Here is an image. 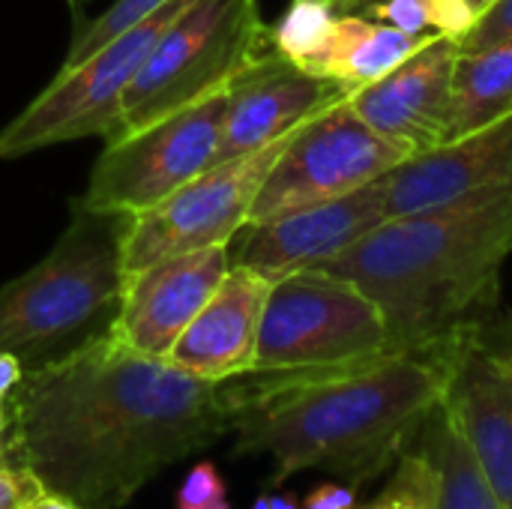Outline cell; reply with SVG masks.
I'll use <instances>...</instances> for the list:
<instances>
[{"label":"cell","instance_id":"obj_11","mask_svg":"<svg viewBox=\"0 0 512 509\" xmlns=\"http://www.w3.org/2000/svg\"><path fill=\"white\" fill-rule=\"evenodd\" d=\"M384 219L387 195L381 177L351 195L243 225L231 240V264H243L276 282L300 270L324 267Z\"/></svg>","mask_w":512,"mask_h":509},{"label":"cell","instance_id":"obj_7","mask_svg":"<svg viewBox=\"0 0 512 509\" xmlns=\"http://www.w3.org/2000/svg\"><path fill=\"white\" fill-rule=\"evenodd\" d=\"M189 3L192 0H168L102 42L84 60L60 66L51 84L0 129V159H18L42 147L93 135L108 138L129 84L159 36Z\"/></svg>","mask_w":512,"mask_h":509},{"label":"cell","instance_id":"obj_14","mask_svg":"<svg viewBox=\"0 0 512 509\" xmlns=\"http://www.w3.org/2000/svg\"><path fill=\"white\" fill-rule=\"evenodd\" d=\"M231 267V246H207L126 270L114 336L129 348L162 357L201 312Z\"/></svg>","mask_w":512,"mask_h":509},{"label":"cell","instance_id":"obj_26","mask_svg":"<svg viewBox=\"0 0 512 509\" xmlns=\"http://www.w3.org/2000/svg\"><path fill=\"white\" fill-rule=\"evenodd\" d=\"M426 9L432 33H441L453 42H462L480 18L468 0H426Z\"/></svg>","mask_w":512,"mask_h":509},{"label":"cell","instance_id":"obj_8","mask_svg":"<svg viewBox=\"0 0 512 509\" xmlns=\"http://www.w3.org/2000/svg\"><path fill=\"white\" fill-rule=\"evenodd\" d=\"M225 99L228 90L105 141L78 201L93 210L138 216L210 171L219 156Z\"/></svg>","mask_w":512,"mask_h":509},{"label":"cell","instance_id":"obj_10","mask_svg":"<svg viewBox=\"0 0 512 509\" xmlns=\"http://www.w3.org/2000/svg\"><path fill=\"white\" fill-rule=\"evenodd\" d=\"M291 135L240 159L213 165L210 171L198 174L192 183L168 195L162 204L132 216L123 240L126 270L177 252L231 246L237 231L249 225L255 198Z\"/></svg>","mask_w":512,"mask_h":509},{"label":"cell","instance_id":"obj_2","mask_svg":"<svg viewBox=\"0 0 512 509\" xmlns=\"http://www.w3.org/2000/svg\"><path fill=\"white\" fill-rule=\"evenodd\" d=\"M450 369L438 354L390 351L333 369L246 372L228 381L234 453L267 456L273 486L318 468L360 492L444 402Z\"/></svg>","mask_w":512,"mask_h":509},{"label":"cell","instance_id":"obj_35","mask_svg":"<svg viewBox=\"0 0 512 509\" xmlns=\"http://www.w3.org/2000/svg\"><path fill=\"white\" fill-rule=\"evenodd\" d=\"M498 327L504 330V336L512 339V315H498Z\"/></svg>","mask_w":512,"mask_h":509},{"label":"cell","instance_id":"obj_31","mask_svg":"<svg viewBox=\"0 0 512 509\" xmlns=\"http://www.w3.org/2000/svg\"><path fill=\"white\" fill-rule=\"evenodd\" d=\"M27 509H87L81 507V504H75V501H69V498H63V495H54V492H42L33 504Z\"/></svg>","mask_w":512,"mask_h":509},{"label":"cell","instance_id":"obj_34","mask_svg":"<svg viewBox=\"0 0 512 509\" xmlns=\"http://www.w3.org/2000/svg\"><path fill=\"white\" fill-rule=\"evenodd\" d=\"M6 423H9V417H6V402H0V459H3V438H6Z\"/></svg>","mask_w":512,"mask_h":509},{"label":"cell","instance_id":"obj_29","mask_svg":"<svg viewBox=\"0 0 512 509\" xmlns=\"http://www.w3.org/2000/svg\"><path fill=\"white\" fill-rule=\"evenodd\" d=\"M300 509H357V489L348 483H321L306 495Z\"/></svg>","mask_w":512,"mask_h":509},{"label":"cell","instance_id":"obj_6","mask_svg":"<svg viewBox=\"0 0 512 509\" xmlns=\"http://www.w3.org/2000/svg\"><path fill=\"white\" fill-rule=\"evenodd\" d=\"M378 303L327 270H300L270 285L252 372L333 369L390 354Z\"/></svg>","mask_w":512,"mask_h":509},{"label":"cell","instance_id":"obj_24","mask_svg":"<svg viewBox=\"0 0 512 509\" xmlns=\"http://www.w3.org/2000/svg\"><path fill=\"white\" fill-rule=\"evenodd\" d=\"M228 501V489L213 462H198L177 489V509H204Z\"/></svg>","mask_w":512,"mask_h":509},{"label":"cell","instance_id":"obj_22","mask_svg":"<svg viewBox=\"0 0 512 509\" xmlns=\"http://www.w3.org/2000/svg\"><path fill=\"white\" fill-rule=\"evenodd\" d=\"M357 509H435V471L426 453L411 441L393 465L387 489Z\"/></svg>","mask_w":512,"mask_h":509},{"label":"cell","instance_id":"obj_3","mask_svg":"<svg viewBox=\"0 0 512 509\" xmlns=\"http://www.w3.org/2000/svg\"><path fill=\"white\" fill-rule=\"evenodd\" d=\"M512 255V189L384 219L324 267L366 291L396 351L453 360L459 342L498 312Z\"/></svg>","mask_w":512,"mask_h":509},{"label":"cell","instance_id":"obj_39","mask_svg":"<svg viewBox=\"0 0 512 509\" xmlns=\"http://www.w3.org/2000/svg\"><path fill=\"white\" fill-rule=\"evenodd\" d=\"M327 3H330V0H327Z\"/></svg>","mask_w":512,"mask_h":509},{"label":"cell","instance_id":"obj_17","mask_svg":"<svg viewBox=\"0 0 512 509\" xmlns=\"http://www.w3.org/2000/svg\"><path fill=\"white\" fill-rule=\"evenodd\" d=\"M270 279L231 264L201 312L177 336L165 360L204 381H231L255 366L258 330Z\"/></svg>","mask_w":512,"mask_h":509},{"label":"cell","instance_id":"obj_20","mask_svg":"<svg viewBox=\"0 0 512 509\" xmlns=\"http://www.w3.org/2000/svg\"><path fill=\"white\" fill-rule=\"evenodd\" d=\"M512 108V39L480 48L459 51L453 72V99L447 141L468 135ZM444 141V144H447Z\"/></svg>","mask_w":512,"mask_h":509},{"label":"cell","instance_id":"obj_1","mask_svg":"<svg viewBox=\"0 0 512 509\" xmlns=\"http://www.w3.org/2000/svg\"><path fill=\"white\" fill-rule=\"evenodd\" d=\"M3 456L87 509L126 507L165 468L234 426L228 381H204L114 333L24 372L6 399Z\"/></svg>","mask_w":512,"mask_h":509},{"label":"cell","instance_id":"obj_27","mask_svg":"<svg viewBox=\"0 0 512 509\" xmlns=\"http://www.w3.org/2000/svg\"><path fill=\"white\" fill-rule=\"evenodd\" d=\"M369 18L375 21H384V24H393L417 39L429 36V9H426V0H381L375 6L366 9Z\"/></svg>","mask_w":512,"mask_h":509},{"label":"cell","instance_id":"obj_12","mask_svg":"<svg viewBox=\"0 0 512 509\" xmlns=\"http://www.w3.org/2000/svg\"><path fill=\"white\" fill-rule=\"evenodd\" d=\"M444 405L489 486L512 509V339L498 315L459 342Z\"/></svg>","mask_w":512,"mask_h":509},{"label":"cell","instance_id":"obj_33","mask_svg":"<svg viewBox=\"0 0 512 509\" xmlns=\"http://www.w3.org/2000/svg\"><path fill=\"white\" fill-rule=\"evenodd\" d=\"M375 3H381V0H330V6L336 12H366Z\"/></svg>","mask_w":512,"mask_h":509},{"label":"cell","instance_id":"obj_18","mask_svg":"<svg viewBox=\"0 0 512 509\" xmlns=\"http://www.w3.org/2000/svg\"><path fill=\"white\" fill-rule=\"evenodd\" d=\"M423 39H417L393 24L375 21L366 12H339L336 24H333L330 45L318 66V75L333 78V81L351 87V93H354V90L390 75L393 69H399L420 48Z\"/></svg>","mask_w":512,"mask_h":509},{"label":"cell","instance_id":"obj_32","mask_svg":"<svg viewBox=\"0 0 512 509\" xmlns=\"http://www.w3.org/2000/svg\"><path fill=\"white\" fill-rule=\"evenodd\" d=\"M252 509H300V501L294 495H261Z\"/></svg>","mask_w":512,"mask_h":509},{"label":"cell","instance_id":"obj_28","mask_svg":"<svg viewBox=\"0 0 512 509\" xmlns=\"http://www.w3.org/2000/svg\"><path fill=\"white\" fill-rule=\"evenodd\" d=\"M45 486L21 465L9 462L6 456L0 459V509H27Z\"/></svg>","mask_w":512,"mask_h":509},{"label":"cell","instance_id":"obj_23","mask_svg":"<svg viewBox=\"0 0 512 509\" xmlns=\"http://www.w3.org/2000/svg\"><path fill=\"white\" fill-rule=\"evenodd\" d=\"M165 3H168V0H114L102 15H96L90 24H84V27L72 36V42H69V48H66V57H63V66H72V63L84 60V57L93 54L102 42H108L111 36H117L120 30H126L132 21L150 15L153 9H159V6H165Z\"/></svg>","mask_w":512,"mask_h":509},{"label":"cell","instance_id":"obj_38","mask_svg":"<svg viewBox=\"0 0 512 509\" xmlns=\"http://www.w3.org/2000/svg\"><path fill=\"white\" fill-rule=\"evenodd\" d=\"M204 509H231V504H228V501H219V504H213V507H204Z\"/></svg>","mask_w":512,"mask_h":509},{"label":"cell","instance_id":"obj_15","mask_svg":"<svg viewBox=\"0 0 512 509\" xmlns=\"http://www.w3.org/2000/svg\"><path fill=\"white\" fill-rule=\"evenodd\" d=\"M348 96L351 87L312 75L273 48L228 87L216 165L291 135L297 126Z\"/></svg>","mask_w":512,"mask_h":509},{"label":"cell","instance_id":"obj_16","mask_svg":"<svg viewBox=\"0 0 512 509\" xmlns=\"http://www.w3.org/2000/svg\"><path fill=\"white\" fill-rule=\"evenodd\" d=\"M512 189V108L384 177L387 219Z\"/></svg>","mask_w":512,"mask_h":509},{"label":"cell","instance_id":"obj_21","mask_svg":"<svg viewBox=\"0 0 512 509\" xmlns=\"http://www.w3.org/2000/svg\"><path fill=\"white\" fill-rule=\"evenodd\" d=\"M336 15L339 12L327 0H294L291 9L279 18V24L270 27L276 51L300 69L318 75L321 57L333 36Z\"/></svg>","mask_w":512,"mask_h":509},{"label":"cell","instance_id":"obj_37","mask_svg":"<svg viewBox=\"0 0 512 509\" xmlns=\"http://www.w3.org/2000/svg\"><path fill=\"white\" fill-rule=\"evenodd\" d=\"M66 3H69V9H72L75 15H81V9H84V6H87L90 0H66Z\"/></svg>","mask_w":512,"mask_h":509},{"label":"cell","instance_id":"obj_36","mask_svg":"<svg viewBox=\"0 0 512 509\" xmlns=\"http://www.w3.org/2000/svg\"><path fill=\"white\" fill-rule=\"evenodd\" d=\"M468 3H471V6L477 9V15H483V12H486V9H489V6H492L495 0H468Z\"/></svg>","mask_w":512,"mask_h":509},{"label":"cell","instance_id":"obj_19","mask_svg":"<svg viewBox=\"0 0 512 509\" xmlns=\"http://www.w3.org/2000/svg\"><path fill=\"white\" fill-rule=\"evenodd\" d=\"M414 444L426 453L435 471V509H507L480 471L444 402L429 411Z\"/></svg>","mask_w":512,"mask_h":509},{"label":"cell","instance_id":"obj_25","mask_svg":"<svg viewBox=\"0 0 512 509\" xmlns=\"http://www.w3.org/2000/svg\"><path fill=\"white\" fill-rule=\"evenodd\" d=\"M512 39V0H495L474 24V30L459 42V51H480Z\"/></svg>","mask_w":512,"mask_h":509},{"label":"cell","instance_id":"obj_9","mask_svg":"<svg viewBox=\"0 0 512 509\" xmlns=\"http://www.w3.org/2000/svg\"><path fill=\"white\" fill-rule=\"evenodd\" d=\"M408 159L405 150L375 135L342 99L291 135L255 198L249 222L351 195Z\"/></svg>","mask_w":512,"mask_h":509},{"label":"cell","instance_id":"obj_5","mask_svg":"<svg viewBox=\"0 0 512 509\" xmlns=\"http://www.w3.org/2000/svg\"><path fill=\"white\" fill-rule=\"evenodd\" d=\"M273 48L258 0H192L138 69L105 141L225 93Z\"/></svg>","mask_w":512,"mask_h":509},{"label":"cell","instance_id":"obj_30","mask_svg":"<svg viewBox=\"0 0 512 509\" xmlns=\"http://www.w3.org/2000/svg\"><path fill=\"white\" fill-rule=\"evenodd\" d=\"M21 378H24L21 360L9 351H0V402H6L12 396V390L21 384Z\"/></svg>","mask_w":512,"mask_h":509},{"label":"cell","instance_id":"obj_4","mask_svg":"<svg viewBox=\"0 0 512 509\" xmlns=\"http://www.w3.org/2000/svg\"><path fill=\"white\" fill-rule=\"evenodd\" d=\"M129 219L75 201L51 252L0 285V351L15 354L24 372L57 363L114 330Z\"/></svg>","mask_w":512,"mask_h":509},{"label":"cell","instance_id":"obj_13","mask_svg":"<svg viewBox=\"0 0 512 509\" xmlns=\"http://www.w3.org/2000/svg\"><path fill=\"white\" fill-rule=\"evenodd\" d=\"M456 60L459 42L429 33L399 69L354 90L348 102L384 141L408 156L429 153L447 141Z\"/></svg>","mask_w":512,"mask_h":509}]
</instances>
